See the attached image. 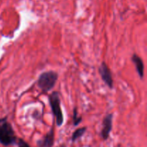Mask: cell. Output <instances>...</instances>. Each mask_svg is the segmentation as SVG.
<instances>
[{
  "label": "cell",
  "mask_w": 147,
  "mask_h": 147,
  "mask_svg": "<svg viewBox=\"0 0 147 147\" xmlns=\"http://www.w3.org/2000/svg\"><path fill=\"white\" fill-rule=\"evenodd\" d=\"M18 138L16 136L12 125L8 121L7 116L0 119V144L4 146L17 144Z\"/></svg>",
  "instance_id": "cell-1"
},
{
  "label": "cell",
  "mask_w": 147,
  "mask_h": 147,
  "mask_svg": "<svg viewBox=\"0 0 147 147\" xmlns=\"http://www.w3.org/2000/svg\"><path fill=\"white\" fill-rule=\"evenodd\" d=\"M58 77V73L55 70L43 72L40 75L37 79V86L43 93L51 91L55 86Z\"/></svg>",
  "instance_id": "cell-2"
},
{
  "label": "cell",
  "mask_w": 147,
  "mask_h": 147,
  "mask_svg": "<svg viewBox=\"0 0 147 147\" xmlns=\"http://www.w3.org/2000/svg\"><path fill=\"white\" fill-rule=\"evenodd\" d=\"M49 104L51 108L52 113L55 120L56 126L60 127L64 123V115L61 109V100H60V93L58 91H53L48 97Z\"/></svg>",
  "instance_id": "cell-3"
},
{
  "label": "cell",
  "mask_w": 147,
  "mask_h": 147,
  "mask_svg": "<svg viewBox=\"0 0 147 147\" xmlns=\"http://www.w3.org/2000/svg\"><path fill=\"white\" fill-rule=\"evenodd\" d=\"M98 73L101 78V80L106 84V86L109 88L113 89V85H114L113 76H112L111 70L109 68V65L106 64V62H102L101 64L100 65L98 68Z\"/></svg>",
  "instance_id": "cell-4"
},
{
  "label": "cell",
  "mask_w": 147,
  "mask_h": 147,
  "mask_svg": "<svg viewBox=\"0 0 147 147\" xmlns=\"http://www.w3.org/2000/svg\"><path fill=\"white\" fill-rule=\"evenodd\" d=\"M113 114L111 113L106 114L103 118V122H102V129L100 134V137L103 141L109 139L110 136L111 132L113 129Z\"/></svg>",
  "instance_id": "cell-5"
},
{
  "label": "cell",
  "mask_w": 147,
  "mask_h": 147,
  "mask_svg": "<svg viewBox=\"0 0 147 147\" xmlns=\"http://www.w3.org/2000/svg\"><path fill=\"white\" fill-rule=\"evenodd\" d=\"M54 143L55 131L53 127L42 139L37 141V147H53Z\"/></svg>",
  "instance_id": "cell-6"
},
{
  "label": "cell",
  "mask_w": 147,
  "mask_h": 147,
  "mask_svg": "<svg viewBox=\"0 0 147 147\" xmlns=\"http://www.w3.org/2000/svg\"><path fill=\"white\" fill-rule=\"evenodd\" d=\"M131 61L134 65L139 78L141 79H143L144 77V64L142 58L136 53H134L131 56Z\"/></svg>",
  "instance_id": "cell-7"
},
{
  "label": "cell",
  "mask_w": 147,
  "mask_h": 147,
  "mask_svg": "<svg viewBox=\"0 0 147 147\" xmlns=\"http://www.w3.org/2000/svg\"><path fill=\"white\" fill-rule=\"evenodd\" d=\"M86 131H87V127H86V126H83V127L78 128V129H76V130L73 132V134H72V142H75L76 141H77L78 139H80V138L86 134Z\"/></svg>",
  "instance_id": "cell-8"
},
{
  "label": "cell",
  "mask_w": 147,
  "mask_h": 147,
  "mask_svg": "<svg viewBox=\"0 0 147 147\" xmlns=\"http://www.w3.org/2000/svg\"><path fill=\"white\" fill-rule=\"evenodd\" d=\"M82 121H83V117L81 116H79L78 115V109L76 107H75L73 109V126H78L80 125V123H81Z\"/></svg>",
  "instance_id": "cell-9"
},
{
  "label": "cell",
  "mask_w": 147,
  "mask_h": 147,
  "mask_svg": "<svg viewBox=\"0 0 147 147\" xmlns=\"http://www.w3.org/2000/svg\"><path fill=\"white\" fill-rule=\"evenodd\" d=\"M17 144L18 145V147H31L27 142H26L24 139H20V138L17 139Z\"/></svg>",
  "instance_id": "cell-10"
},
{
  "label": "cell",
  "mask_w": 147,
  "mask_h": 147,
  "mask_svg": "<svg viewBox=\"0 0 147 147\" xmlns=\"http://www.w3.org/2000/svg\"><path fill=\"white\" fill-rule=\"evenodd\" d=\"M60 147H65V145H62V146H60Z\"/></svg>",
  "instance_id": "cell-11"
}]
</instances>
